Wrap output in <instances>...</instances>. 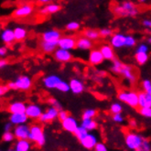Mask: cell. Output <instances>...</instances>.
<instances>
[{
  "label": "cell",
  "instance_id": "cell-32",
  "mask_svg": "<svg viewBox=\"0 0 151 151\" xmlns=\"http://www.w3.org/2000/svg\"><path fill=\"white\" fill-rule=\"evenodd\" d=\"M135 59L138 64L144 65L148 60V54L147 52H136Z\"/></svg>",
  "mask_w": 151,
  "mask_h": 151
},
{
  "label": "cell",
  "instance_id": "cell-6",
  "mask_svg": "<svg viewBox=\"0 0 151 151\" xmlns=\"http://www.w3.org/2000/svg\"><path fill=\"white\" fill-rule=\"evenodd\" d=\"M61 82L60 77L55 74H50L46 77H44L42 80L43 86L48 90H57L59 83Z\"/></svg>",
  "mask_w": 151,
  "mask_h": 151
},
{
  "label": "cell",
  "instance_id": "cell-7",
  "mask_svg": "<svg viewBox=\"0 0 151 151\" xmlns=\"http://www.w3.org/2000/svg\"><path fill=\"white\" fill-rule=\"evenodd\" d=\"M42 113H43L42 107L37 104H29L27 105L26 114L29 119H33V120L40 119Z\"/></svg>",
  "mask_w": 151,
  "mask_h": 151
},
{
  "label": "cell",
  "instance_id": "cell-50",
  "mask_svg": "<svg viewBox=\"0 0 151 151\" xmlns=\"http://www.w3.org/2000/svg\"><path fill=\"white\" fill-rule=\"evenodd\" d=\"M12 126H13V124L10 123V122L6 124L5 127H4V132H9V131H11L12 130Z\"/></svg>",
  "mask_w": 151,
  "mask_h": 151
},
{
  "label": "cell",
  "instance_id": "cell-15",
  "mask_svg": "<svg viewBox=\"0 0 151 151\" xmlns=\"http://www.w3.org/2000/svg\"><path fill=\"white\" fill-rule=\"evenodd\" d=\"M79 126L80 125L78 124L77 120L73 116H72V115H69L65 120L61 122V127H63V128L67 132L73 133V134L75 132V130L78 128Z\"/></svg>",
  "mask_w": 151,
  "mask_h": 151
},
{
  "label": "cell",
  "instance_id": "cell-22",
  "mask_svg": "<svg viewBox=\"0 0 151 151\" xmlns=\"http://www.w3.org/2000/svg\"><path fill=\"white\" fill-rule=\"evenodd\" d=\"M93 46V40L86 38L85 36L81 37L77 40V43H76V48L81 50H91Z\"/></svg>",
  "mask_w": 151,
  "mask_h": 151
},
{
  "label": "cell",
  "instance_id": "cell-8",
  "mask_svg": "<svg viewBox=\"0 0 151 151\" xmlns=\"http://www.w3.org/2000/svg\"><path fill=\"white\" fill-rule=\"evenodd\" d=\"M81 145L88 149V150H91V149H94L96 144L98 143V137H97L95 134L93 133H88V134L80 141Z\"/></svg>",
  "mask_w": 151,
  "mask_h": 151
},
{
  "label": "cell",
  "instance_id": "cell-4",
  "mask_svg": "<svg viewBox=\"0 0 151 151\" xmlns=\"http://www.w3.org/2000/svg\"><path fill=\"white\" fill-rule=\"evenodd\" d=\"M143 141H144V138L140 135L134 132L127 133L126 137H125L126 146L130 150H140Z\"/></svg>",
  "mask_w": 151,
  "mask_h": 151
},
{
  "label": "cell",
  "instance_id": "cell-41",
  "mask_svg": "<svg viewBox=\"0 0 151 151\" xmlns=\"http://www.w3.org/2000/svg\"><path fill=\"white\" fill-rule=\"evenodd\" d=\"M142 88L144 89V92L151 93V80L145 79L142 82Z\"/></svg>",
  "mask_w": 151,
  "mask_h": 151
},
{
  "label": "cell",
  "instance_id": "cell-25",
  "mask_svg": "<svg viewBox=\"0 0 151 151\" xmlns=\"http://www.w3.org/2000/svg\"><path fill=\"white\" fill-rule=\"evenodd\" d=\"M26 108H27V105L25 104V103L20 102V101H16V102H13L8 105L7 111L10 114L23 113V112H26Z\"/></svg>",
  "mask_w": 151,
  "mask_h": 151
},
{
  "label": "cell",
  "instance_id": "cell-31",
  "mask_svg": "<svg viewBox=\"0 0 151 151\" xmlns=\"http://www.w3.org/2000/svg\"><path fill=\"white\" fill-rule=\"evenodd\" d=\"M83 36H85L86 38L92 40L93 41V40H97L101 36H100V32L96 29H88L86 30H84L83 32Z\"/></svg>",
  "mask_w": 151,
  "mask_h": 151
},
{
  "label": "cell",
  "instance_id": "cell-42",
  "mask_svg": "<svg viewBox=\"0 0 151 151\" xmlns=\"http://www.w3.org/2000/svg\"><path fill=\"white\" fill-rule=\"evenodd\" d=\"M139 113L141 115H143L145 117L151 118V107H143L140 108Z\"/></svg>",
  "mask_w": 151,
  "mask_h": 151
},
{
  "label": "cell",
  "instance_id": "cell-34",
  "mask_svg": "<svg viewBox=\"0 0 151 151\" xmlns=\"http://www.w3.org/2000/svg\"><path fill=\"white\" fill-rule=\"evenodd\" d=\"M89 133V131L86 129V128H84L83 127H82L81 125H80L79 127H78V128L75 130V132L73 133V135L75 136V137L79 140V141H81L87 134Z\"/></svg>",
  "mask_w": 151,
  "mask_h": 151
},
{
  "label": "cell",
  "instance_id": "cell-33",
  "mask_svg": "<svg viewBox=\"0 0 151 151\" xmlns=\"http://www.w3.org/2000/svg\"><path fill=\"white\" fill-rule=\"evenodd\" d=\"M124 63L122 61H120L119 60H113V63L111 65V70L112 73L116 74V75H120V73H121V70H122V67H123Z\"/></svg>",
  "mask_w": 151,
  "mask_h": 151
},
{
  "label": "cell",
  "instance_id": "cell-52",
  "mask_svg": "<svg viewBox=\"0 0 151 151\" xmlns=\"http://www.w3.org/2000/svg\"><path fill=\"white\" fill-rule=\"evenodd\" d=\"M143 26L147 29H151V19H145L143 21Z\"/></svg>",
  "mask_w": 151,
  "mask_h": 151
},
{
  "label": "cell",
  "instance_id": "cell-43",
  "mask_svg": "<svg viewBox=\"0 0 151 151\" xmlns=\"http://www.w3.org/2000/svg\"><path fill=\"white\" fill-rule=\"evenodd\" d=\"M113 121L116 124H121L124 122V116L121 113H118V114H113V117H112Z\"/></svg>",
  "mask_w": 151,
  "mask_h": 151
},
{
  "label": "cell",
  "instance_id": "cell-17",
  "mask_svg": "<svg viewBox=\"0 0 151 151\" xmlns=\"http://www.w3.org/2000/svg\"><path fill=\"white\" fill-rule=\"evenodd\" d=\"M29 119V118L28 115H27L26 112L10 114V116H9V122L13 124V126L21 125V124H27Z\"/></svg>",
  "mask_w": 151,
  "mask_h": 151
},
{
  "label": "cell",
  "instance_id": "cell-27",
  "mask_svg": "<svg viewBox=\"0 0 151 151\" xmlns=\"http://www.w3.org/2000/svg\"><path fill=\"white\" fill-rule=\"evenodd\" d=\"M58 48V41H45L42 40L40 43V49L45 53H53Z\"/></svg>",
  "mask_w": 151,
  "mask_h": 151
},
{
  "label": "cell",
  "instance_id": "cell-24",
  "mask_svg": "<svg viewBox=\"0 0 151 151\" xmlns=\"http://www.w3.org/2000/svg\"><path fill=\"white\" fill-rule=\"evenodd\" d=\"M138 106L140 108L151 107V93L142 92L138 93Z\"/></svg>",
  "mask_w": 151,
  "mask_h": 151
},
{
  "label": "cell",
  "instance_id": "cell-18",
  "mask_svg": "<svg viewBox=\"0 0 151 151\" xmlns=\"http://www.w3.org/2000/svg\"><path fill=\"white\" fill-rule=\"evenodd\" d=\"M0 38H1V40L5 44L10 45V44H12L16 40L15 33H14V29L6 28V29H3L2 32H1V35H0Z\"/></svg>",
  "mask_w": 151,
  "mask_h": 151
},
{
  "label": "cell",
  "instance_id": "cell-16",
  "mask_svg": "<svg viewBox=\"0 0 151 151\" xmlns=\"http://www.w3.org/2000/svg\"><path fill=\"white\" fill-rule=\"evenodd\" d=\"M32 12H33V6L29 4H25L17 7L14 11L13 16L15 17H26L30 16Z\"/></svg>",
  "mask_w": 151,
  "mask_h": 151
},
{
  "label": "cell",
  "instance_id": "cell-46",
  "mask_svg": "<svg viewBox=\"0 0 151 151\" xmlns=\"http://www.w3.org/2000/svg\"><path fill=\"white\" fill-rule=\"evenodd\" d=\"M148 51V46L146 43H141L137 47L136 52H147Z\"/></svg>",
  "mask_w": 151,
  "mask_h": 151
},
{
  "label": "cell",
  "instance_id": "cell-45",
  "mask_svg": "<svg viewBox=\"0 0 151 151\" xmlns=\"http://www.w3.org/2000/svg\"><path fill=\"white\" fill-rule=\"evenodd\" d=\"M69 116V114L67 111H64L63 109H61L59 111V115H58V119L60 121V122H63V120H65L67 117Z\"/></svg>",
  "mask_w": 151,
  "mask_h": 151
},
{
  "label": "cell",
  "instance_id": "cell-38",
  "mask_svg": "<svg viewBox=\"0 0 151 151\" xmlns=\"http://www.w3.org/2000/svg\"><path fill=\"white\" fill-rule=\"evenodd\" d=\"M80 29V23L76 21H70L66 25V29L68 31H77Z\"/></svg>",
  "mask_w": 151,
  "mask_h": 151
},
{
  "label": "cell",
  "instance_id": "cell-55",
  "mask_svg": "<svg viewBox=\"0 0 151 151\" xmlns=\"http://www.w3.org/2000/svg\"><path fill=\"white\" fill-rule=\"evenodd\" d=\"M39 2L42 3V4H49L52 1H54V0H38Z\"/></svg>",
  "mask_w": 151,
  "mask_h": 151
},
{
  "label": "cell",
  "instance_id": "cell-14",
  "mask_svg": "<svg viewBox=\"0 0 151 151\" xmlns=\"http://www.w3.org/2000/svg\"><path fill=\"white\" fill-rule=\"evenodd\" d=\"M120 75H122L124 78L130 83H134L137 82V74L135 73L134 69H133L131 66L129 65H127V64H124L123 67H122V70H121V73H120Z\"/></svg>",
  "mask_w": 151,
  "mask_h": 151
},
{
  "label": "cell",
  "instance_id": "cell-53",
  "mask_svg": "<svg viewBox=\"0 0 151 151\" xmlns=\"http://www.w3.org/2000/svg\"><path fill=\"white\" fill-rule=\"evenodd\" d=\"M128 124H129V127L131 128H136L137 127V122L135 119H131Z\"/></svg>",
  "mask_w": 151,
  "mask_h": 151
},
{
  "label": "cell",
  "instance_id": "cell-9",
  "mask_svg": "<svg viewBox=\"0 0 151 151\" xmlns=\"http://www.w3.org/2000/svg\"><path fill=\"white\" fill-rule=\"evenodd\" d=\"M30 131V127L27 124H21L14 127L13 133L17 139H29V135Z\"/></svg>",
  "mask_w": 151,
  "mask_h": 151
},
{
  "label": "cell",
  "instance_id": "cell-11",
  "mask_svg": "<svg viewBox=\"0 0 151 151\" xmlns=\"http://www.w3.org/2000/svg\"><path fill=\"white\" fill-rule=\"evenodd\" d=\"M59 109L54 107V106H50V108L47 109L46 112H43L41 116L40 117V121L41 123H50L53 120H55L56 118H58L59 115Z\"/></svg>",
  "mask_w": 151,
  "mask_h": 151
},
{
  "label": "cell",
  "instance_id": "cell-19",
  "mask_svg": "<svg viewBox=\"0 0 151 151\" xmlns=\"http://www.w3.org/2000/svg\"><path fill=\"white\" fill-rule=\"evenodd\" d=\"M69 83H70V92L74 94H81L85 89L83 83L78 78L72 79Z\"/></svg>",
  "mask_w": 151,
  "mask_h": 151
},
{
  "label": "cell",
  "instance_id": "cell-20",
  "mask_svg": "<svg viewBox=\"0 0 151 151\" xmlns=\"http://www.w3.org/2000/svg\"><path fill=\"white\" fill-rule=\"evenodd\" d=\"M89 63L92 65H99L101 64L104 58L100 50H93L89 53Z\"/></svg>",
  "mask_w": 151,
  "mask_h": 151
},
{
  "label": "cell",
  "instance_id": "cell-57",
  "mask_svg": "<svg viewBox=\"0 0 151 151\" xmlns=\"http://www.w3.org/2000/svg\"><path fill=\"white\" fill-rule=\"evenodd\" d=\"M138 1L140 2V3H144V2H146L147 0H138Z\"/></svg>",
  "mask_w": 151,
  "mask_h": 151
},
{
  "label": "cell",
  "instance_id": "cell-5",
  "mask_svg": "<svg viewBox=\"0 0 151 151\" xmlns=\"http://www.w3.org/2000/svg\"><path fill=\"white\" fill-rule=\"evenodd\" d=\"M118 99L131 107L138 106V93L133 91H122L118 93Z\"/></svg>",
  "mask_w": 151,
  "mask_h": 151
},
{
  "label": "cell",
  "instance_id": "cell-13",
  "mask_svg": "<svg viewBox=\"0 0 151 151\" xmlns=\"http://www.w3.org/2000/svg\"><path fill=\"white\" fill-rule=\"evenodd\" d=\"M127 36L123 33H115L113 34L110 39V44L114 49H121L126 47L127 42Z\"/></svg>",
  "mask_w": 151,
  "mask_h": 151
},
{
  "label": "cell",
  "instance_id": "cell-44",
  "mask_svg": "<svg viewBox=\"0 0 151 151\" xmlns=\"http://www.w3.org/2000/svg\"><path fill=\"white\" fill-rule=\"evenodd\" d=\"M141 151H150L151 150V143L147 140V139H144L143 143H142V146H141Z\"/></svg>",
  "mask_w": 151,
  "mask_h": 151
},
{
  "label": "cell",
  "instance_id": "cell-28",
  "mask_svg": "<svg viewBox=\"0 0 151 151\" xmlns=\"http://www.w3.org/2000/svg\"><path fill=\"white\" fill-rule=\"evenodd\" d=\"M31 149V141L29 139H17L14 150L16 151H29Z\"/></svg>",
  "mask_w": 151,
  "mask_h": 151
},
{
  "label": "cell",
  "instance_id": "cell-29",
  "mask_svg": "<svg viewBox=\"0 0 151 151\" xmlns=\"http://www.w3.org/2000/svg\"><path fill=\"white\" fill-rule=\"evenodd\" d=\"M81 126L83 127L84 128H86L89 132H92L93 130H95L98 127L97 125V122L93 119V118H88V119H83Z\"/></svg>",
  "mask_w": 151,
  "mask_h": 151
},
{
  "label": "cell",
  "instance_id": "cell-56",
  "mask_svg": "<svg viewBox=\"0 0 151 151\" xmlns=\"http://www.w3.org/2000/svg\"><path fill=\"white\" fill-rule=\"evenodd\" d=\"M147 43H148V44H151V37H149V38L147 39Z\"/></svg>",
  "mask_w": 151,
  "mask_h": 151
},
{
  "label": "cell",
  "instance_id": "cell-26",
  "mask_svg": "<svg viewBox=\"0 0 151 151\" xmlns=\"http://www.w3.org/2000/svg\"><path fill=\"white\" fill-rule=\"evenodd\" d=\"M61 9V6L59 4H53V3H49L45 6L40 9V13L41 15H49V14H54L59 12Z\"/></svg>",
  "mask_w": 151,
  "mask_h": 151
},
{
  "label": "cell",
  "instance_id": "cell-54",
  "mask_svg": "<svg viewBox=\"0 0 151 151\" xmlns=\"http://www.w3.org/2000/svg\"><path fill=\"white\" fill-rule=\"evenodd\" d=\"M7 65V61L6 60H0V69H4Z\"/></svg>",
  "mask_w": 151,
  "mask_h": 151
},
{
  "label": "cell",
  "instance_id": "cell-40",
  "mask_svg": "<svg viewBox=\"0 0 151 151\" xmlns=\"http://www.w3.org/2000/svg\"><path fill=\"white\" fill-rule=\"evenodd\" d=\"M99 32H100V36L102 38H109V37H112V35H113V30L108 28L101 29Z\"/></svg>",
  "mask_w": 151,
  "mask_h": 151
},
{
  "label": "cell",
  "instance_id": "cell-12",
  "mask_svg": "<svg viewBox=\"0 0 151 151\" xmlns=\"http://www.w3.org/2000/svg\"><path fill=\"white\" fill-rule=\"evenodd\" d=\"M76 43H77V40H75L74 37L65 36V37H61L59 40L58 47L67 50H72L74 48H76Z\"/></svg>",
  "mask_w": 151,
  "mask_h": 151
},
{
  "label": "cell",
  "instance_id": "cell-1",
  "mask_svg": "<svg viewBox=\"0 0 151 151\" xmlns=\"http://www.w3.org/2000/svg\"><path fill=\"white\" fill-rule=\"evenodd\" d=\"M114 12L119 17H135L138 13V8L134 3L127 1L115 6Z\"/></svg>",
  "mask_w": 151,
  "mask_h": 151
},
{
  "label": "cell",
  "instance_id": "cell-36",
  "mask_svg": "<svg viewBox=\"0 0 151 151\" xmlns=\"http://www.w3.org/2000/svg\"><path fill=\"white\" fill-rule=\"evenodd\" d=\"M16 138L14 133H11V131L9 132H4V134L2 136V140L4 142H6V143H10V142H13L14 139Z\"/></svg>",
  "mask_w": 151,
  "mask_h": 151
},
{
  "label": "cell",
  "instance_id": "cell-10",
  "mask_svg": "<svg viewBox=\"0 0 151 151\" xmlns=\"http://www.w3.org/2000/svg\"><path fill=\"white\" fill-rule=\"evenodd\" d=\"M53 56L54 59L59 61V63H68L73 59V54L70 50H67L61 48H57V50L53 52Z\"/></svg>",
  "mask_w": 151,
  "mask_h": 151
},
{
  "label": "cell",
  "instance_id": "cell-21",
  "mask_svg": "<svg viewBox=\"0 0 151 151\" xmlns=\"http://www.w3.org/2000/svg\"><path fill=\"white\" fill-rule=\"evenodd\" d=\"M102 52V54L104 58V60H114L115 59V55H114V47L111 45H108V44H103V45L100 47L99 49Z\"/></svg>",
  "mask_w": 151,
  "mask_h": 151
},
{
  "label": "cell",
  "instance_id": "cell-37",
  "mask_svg": "<svg viewBox=\"0 0 151 151\" xmlns=\"http://www.w3.org/2000/svg\"><path fill=\"white\" fill-rule=\"evenodd\" d=\"M123 111V106L119 104V103H114L111 104L110 106V112L114 114H118V113H122Z\"/></svg>",
  "mask_w": 151,
  "mask_h": 151
},
{
  "label": "cell",
  "instance_id": "cell-3",
  "mask_svg": "<svg viewBox=\"0 0 151 151\" xmlns=\"http://www.w3.org/2000/svg\"><path fill=\"white\" fill-rule=\"evenodd\" d=\"M8 87L11 90H19V91H28L32 86V80L27 75H21L17 77L14 82L7 83Z\"/></svg>",
  "mask_w": 151,
  "mask_h": 151
},
{
  "label": "cell",
  "instance_id": "cell-51",
  "mask_svg": "<svg viewBox=\"0 0 151 151\" xmlns=\"http://www.w3.org/2000/svg\"><path fill=\"white\" fill-rule=\"evenodd\" d=\"M6 54H7V48L5 47V46L0 48V56H1V57H5Z\"/></svg>",
  "mask_w": 151,
  "mask_h": 151
},
{
  "label": "cell",
  "instance_id": "cell-2",
  "mask_svg": "<svg viewBox=\"0 0 151 151\" xmlns=\"http://www.w3.org/2000/svg\"><path fill=\"white\" fill-rule=\"evenodd\" d=\"M29 139L31 142H35L39 147H43L46 144V137L44 134L43 128L39 125H33L30 127Z\"/></svg>",
  "mask_w": 151,
  "mask_h": 151
},
{
  "label": "cell",
  "instance_id": "cell-39",
  "mask_svg": "<svg viewBox=\"0 0 151 151\" xmlns=\"http://www.w3.org/2000/svg\"><path fill=\"white\" fill-rule=\"evenodd\" d=\"M137 44L136 39L131 36V35H127V42H126V48H132L135 47Z\"/></svg>",
  "mask_w": 151,
  "mask_h": 151
},
{
  "label": "cell",
  "instance_id": "cell-47",
  "mask_svg": "<svg viewBox=\"0 0 151 151\" xmlns=\"http://www.w3.org/2000/svg\"><path fill=\"white\" fill-rule=\"evenodd\" d=\"M49 102H50V104L51 106H54V107L58 108L59 110H61V109H63V107H61V104H60V102H59L57 99H55V98H50V99L49 100Z\"/></svg>",
  "mask_w": 151,
  "mask_h": 151
},
{
  "label": "cell",
  "instance_id": "cell-48",
  "mask_svg": "<svg viewBox=\"0 0 151 151\" xmlns=\"http://www.w3.org/2000/svg\"><path fill=\"white\" fill-rule=\"evenodd\" d=\"M94 150L95 151H107V147L104 143H102V142H98L94 147Z\"/></svg>",
  "mask_w": 151,
  "mask_h": 151
},
{
  "label": "cell",
  "instance_id": "cell-35",
  "mask_svg": "<svg viewBox=\"0 0 151 151\" xmlns=\"http://www.w3.org/2000/svg\"><path fill=\"white\" fill-rule=\"evenodd\" d=\"M96 115V110L90 108V109H86L83 114H82V119H88V118H94Z\"/></svg>",
  "mask_w": 151,
  "mask_h": 151
},
{
  "label": "cell",
  "instance_id": "cell-49",
  "mask_svg": "<svg viewBox=\"0 0 151 151\" xmlns=\"http://www.w3.org/2000/svg\"><path fill=\"white\" fill-rule=\"evenodd\" d=\"M8 90H10V89H9V87H8L7 84L6 85H1V86H0V95H1V96L5 95L8 92Z\"/></svg>",
  "mask_w": 151,
  "mask_h": 151
},
{
  "label": "cell",
  "instance_id": "cell-23",
  "mask_svg": "<svg viewBox=\"0 0 151 151\" xmlns=\"http://www.w3.org/2000/svg\"><path fill=\"white\" fill-rule=\"evenodd\" d=\"M60 38V32L56 29H49L42 34V40L45 41H59Z\"/></svg>",
  "mask_w": 151,
  "mask_h": 151
},
{
  "label": "cell",
  "instance_id": "cell-30",
  "mask_svg": "<svg viewBox=\"0 0 151 151\" xmlns=\"http://www.w3.org/2000/svg\"><path fill=\"white\" fill-rule=\"evenodd\" d=\"M14 33H15L16 40L20 41V40H23L27 37L28 31H27V29L25 28H23V27L17 26L16 28H14Z\"/></svg>",
  "mask_w": 151,
  "mask_h": 151
}]
</instances>
